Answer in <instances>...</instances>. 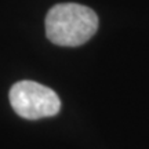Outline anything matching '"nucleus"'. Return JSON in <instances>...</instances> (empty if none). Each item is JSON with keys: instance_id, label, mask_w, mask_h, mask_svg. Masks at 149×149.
Instances as JSON below:
<instances>
[{"instance_id": "obj_2", "label": "nucleus", "mask_w": 149, "mask_h": 149, "mask_svg": "<svg viewBox=\"0 0 149 149\" xmlns=\"http://www.w3.org/2000/svg\"><path fill=\"white\" fill-rule=\"evenodd\" d=\"M8 97L14 112L28 120L55 116L61 109V101L57 93L32 80L15 83L11 87Z\"/></svg>"}, {"instance_id": "obj_1", "label": "nucleus", "mask_w": 149, "mask_h": 149, "mask_svg": "<svg viewBox=\"0 0 149 149\" xmlns=\"http://www.w3.org/2000/svg\"><path fill=\"white\" fill-rule=\"evenodd\" d=\"M98 29L94 11L77 3H61L50 8L46 17L48 40L62 47H76L88 42Z\"/></svg>"}]
</instances>
